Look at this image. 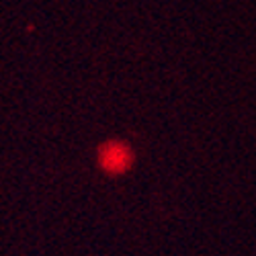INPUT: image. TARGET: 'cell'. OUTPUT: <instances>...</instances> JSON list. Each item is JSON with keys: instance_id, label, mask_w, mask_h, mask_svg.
<instances>
[{"instance_id": "1", "label": "cell", "mask_w": 256, "mask_h": 256, "mask_svg": "<svg viewBox=\"0 0 256 256\" xmlns=\"http://www.w3.org/2000/svg\"><path fill=\"white\" fill-rule=\"evenodd\" d=\"M130 160H132V154L123 144L104 146L102 156H100L102 168L109 170V172H123V170L127 168V164H130Z\"/></svg>"}]
</instances>
